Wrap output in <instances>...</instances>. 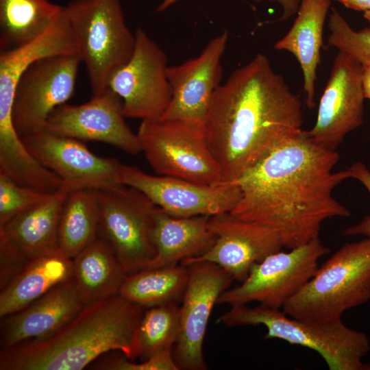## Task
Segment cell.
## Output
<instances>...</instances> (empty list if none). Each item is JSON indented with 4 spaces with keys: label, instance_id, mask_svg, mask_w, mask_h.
<instances>
[{
    "label": "cell",
    "instance_id": "6da1fadb",
    "mask_svg": "<svg viewBox=\"0 0 370 370\" xmlns=\"http://www.w3.org/2000/svg\"><path fill=\"white\" fill-rule=\"evenodd\" d=\"M339 159L302 130L234 182L241 196L230 213L271 229L289 249L319 238L324 221L351 215L332 195L351 178L347 169L334 171Z\"/></svg>",
    "mask_w": 370,
    "mask_h": 370
},
{
    "label": "cell",
    "instance_id": "7a4b0ae2",
    "mask_svg": "<svg viewBox=\"0 0 370 370\" xmlns=\"http://www.w3.org/2000/svg\"><path fill=\"white\" fill-rule=\"evenodd\" d=\"M302 102L258 53L215 90L204 122L222 183L234 182L302 130Z\"/></svg>",
    "mask_w": 370,
    "mask_h": 370
},
{
    "label": "cell",
    "instance_id": "3957f363",
    "mask_svg": "<svg viewBox=\"0 0 370 370\" xmlns=\"http://www.w3.org/2000/svg\"><path fill=\"white\" fill-rule=\"evenodd\" d=\"M143 308L120 294L86 305L53 335L1 349L0 369L81 370L111 351L134 360Z\"/></svg>",
    "mask_w": 370,
    "mask_h": 370
},
{
    "label": "cell",
    "instance_id": "277c9868",
    "mask_svg": "<svg viewBox=\"0 0 370 370\" xmlns=\"http://www.w3.org/2000/svg\"><path fill=\"white\" fill-rule=\"evenodd\" d=\"M217 323L227 327L262 325L264 339L278 338L317 352L330 370H370L363 358L370 350L367 335L347 327L341 319L332 321L291 317L279 308L262 305L231 306Z\"/></svg>",
    "mask_w": 370,
    "mask_h": 370
},
{
    "label": "cell",
    "instance_id": "5b68a950",
    "mask_svg": "<svg viewBox=\"0 0 370 370\" xmlns=\"http://www.w3.org/2000/svg\"><path fill=\"white\" fill-rule=\"evenodd\" d=\"M370 300V238L347 243L321 267L282 306L303 320L341 319L351 308Z\"/></svg>",
    "mask_w": 370,
    "mask_h": 370
},
{
    "label": "cell",
    "instance_id": "8992f818",
    "mask_svg": "<svg viewBox=\"0 0 370 370\" xmlns=\"http://www.w3.org/2000/svg\"><path fill=\"white\" fill-rule=\"evenodd\" d=\"M92 95L108 88L113 74L130 60L135 34L127 26L120 0H73L63 6Z\"/></svg>",
    "mask_w": 370,
    "mask_h": 370
},
{
    "label": "cell",
    "instance_id": "52a82bcc",
    "mask_svg": "<svg viewBox=\"0 0 370 370\" xmlns=\"http://www.w3.org/2000/svg\"><path fill=\"white\" fill-rule=\"evenodd\" d=\"M137 136L141 152L158 175L202 185L222 183L204 125L179 120H143Z\"/></svg>",
    "mask_w": 370,
    "mask_h": 370
},
{
    "label": "cell",
    "instance_id": "ba28073f",
    "mask_svg": "<svg viewBox=\"0 0 370 370\" xmlns=\"http://www.w3.org/2000/svg\"><path fill=\"white\" fill-rule=\"evenodd\" d=\"M97 193L98 236L110 245L127 275L146 268L156 254L153 231L157 206L138 190L123 184Z\"/></svg>",
    "mask_w": 370,
    "mask_h": 370
},
{
    "label": "cell",
    "instance_id": "9c48e42d",
    "mask_svg": "<svg viewBox=\"0 0 370 370\" xmlns=\"http://www.w3.org/2000/svg\"><path fill=\"white\" fill-rule=\"evenodd\" d=\"M330 252L319 238L301 246L271 254L254 264L241 284L225 291L217 304L260 305L280 308L313 276L319 259Z\"/></svg>",
    "mask_w": 370,
    "mask_h": 370
},
{
    "label": "cell",
    "instance_id": "30bf717a",
    "mask_svg": "<svg viewBox=\"0 0 370 370\" xmlns=\"http://www.w3.org/2000/svg\"><path fill=\"white\" fill-rule=\"evenodd\" d=\"M81 63L77 55H49L36 60L23 72L12 112L21 138L42 131L51 113L71 98Z\"/></svg>",
    "mask_w": 370,
    "mask_h": 370
},
{
    "label": "cell",
    "instance_id": "8fae6325",
    "mask_svg": "<svg viewBox=\"0 0 370 370\" xmlns=\"http://www.w3.org/2000/svg\"><path fill=\"white\" fill-rule=\"evenodd\" d=\"M134 34L132 55L111 77L108 88L122 99L125 117L160 119L171 98L167 57L144 29Z\"/></svg>",
    "mask_w": 370,
    "mask_h": 370
},
{
    "label": "cell",
    "instance_id": "7c38bea8",
    "mask_svg": "<svg viewBox=\"0 0 370 370\" xmlns=\"http://www.w3.org/2000/svg\"><path fill=\"white\" fill-rule=\"evenodd\" d=\"M119 180L121 184L143 193L157 207L179 217L230 212L241 196L240 187L234 182L202 185L174 177L150 175L123 164Z\"/></svg>",
    "mask_w": 370,
    "mask_h": 370
},
{
    "label": "cell",
    "instance_id": "4fadbf2b",
    "mask_svg": "<svg viewBox=\"0 0 370 370\" xmlns=\"http://www.w3.org/2000/svg\"><path fill=\"white\" fill-rule=\"evenodd\" d=\"M188 278L180 306V332L173 352L180 369L205 370L203 343L210 316L219 296L234 280L209 262L186 265Z\"/></svg>",
    "mask_w": 370,
    "mask_h": 370
},
{
    "label": "cell",
    "instance_id": "5bb4252c",
    "mask_svg": "<svg viewBox=\"0 0 370 370\" xmlns=\"http://www.w3.org/2000/svg\"><path fill=\"white\" fill-rule=\"evenodd\" d=\"M365 99L362 65L338 51L308 136L321 147L336 151L347 134L362 125Z\"/></svg>",
    "mask_w": 370,
    "mask_h": 370
},
{
    "label": "cell",
    "instance_id": "9a60e30c",
    "mask_svg": "<svg viewBox=\"0 0 370 370\" xmlns=\"http://www.w3.org/2000/svg\"><path fill=\"white\" fill-rule=\"evenodd\" d=\"M121 97L108 88L80 105L64 103L48 117L45 131L82 141L113 145L132 155L141 152L137 134L127 125Z\"/></svg>",
    "mask_w": 370,
    "mask_h": 370
},
{
    "label": "cell",
    "instance_id": "2e32d148",
    "mask_svg": "<svg viewBox=\"0 0 370 370\" xmlns=\"http://www.w3.org/2000/svg\"><path fill=\"white\" fill-rule=\"evenodd\" d=\"M21 138L29 153L69 190H100L121 184V163L95 155L82 140L45 130Z\"/></svg>",
    "mask_w": 370,
    "mask_h": 370
},
{
    "label": "cell",
    "instance_id": "e0dca14e",
    "mask_svg": "<svg viewBox=\"0 0 370 370\" xmlns=\"http://www.w3.org/2000/svg\"><path fill=\"white\" fill-rule=\"evenodd\" d=\"M228 38L224 31L210 40L198 56L168 66L171 98L160 119L204 125L212 97L220 85Z\"/></svg>",
    "mask_w": 370,
    "mask_h": 370
},
{
    "label": "cell",
    "instance_id": "ac0fdd59",
    "mask_svg": "<svg viewBox=\"0 0 370 370\" xmlns=\"http://www.w3.org/2000/svg\"><path fill=\"white\" fill-rule=\"evenodd\" d=\"M208 225L215 236L214 244L202 255L186 259L181 264L212 262L241 282L254 264L283 247L271 229L239 219L230 212L210 217Z\"/></svg>",
    "mask_w": 370,
    "mask_h": 370
},
{
    "label": "cell",
    "instance_id": "d6986e66",
    "mask_svg": "<svg viewBox=\"0 0 370 370\" xmlns=\"http://www.w3.org/2000/svg\"><path fill=\"white\" fill-rule=\"evenodd\" d=\"M84 306L73 278L57 284L25 308L1 318V349L53 335Z\"/></svg>",
    "mask_w": 370,
    "mask_h": 370
},
{
    "label": "cell",
    "instance_id": "ffe728a7",
    "mask_svg": "<svg viewBox=\"0 0 370 370\" xmlns=\"http://www.w3.org/2000/svg\"><path fill=\"white\" fill-rule=\"evenodd\" d=\"M332 0H301L297 17L274 48L292 53L304 75V90L308 108L315 106V81L321 59L325 21Z\"/></svg>",
    "mask_w": 370,
    "mask_h": 370
},
{
    "label": "cell",
    "instance_id": "44dd1931",
    "mask_svg": "<svg viewBox=\"0 0 370 370\" xmlns=\"http://www.w3.org/2000/svg\"><path fill=\"white\" fill-rule=\"evenodd\" d=\"M69 190L64 185L17 214L0 226V235L29 260L58 250L60 217Z\"/></svg>",
    "mask_w": 370,
    "mask_h": 370
},
{
    "label": "cell",
    "instance_id": "7402d4cb",
    "mask_svg": "<svg viewBox=\"0 0 370 370\" xmlns=\"http://www.w3.org/2000/svg\"><path fill=\"white\" fill-rule=\"evenodd\" d=\"M210 217H175L157 207L153 231L156 254L146 268L178 264L202 255L214 244L209 228Z\"/></svg>",
    "mask_w": 370,
    "mask_h": 370
},
{
    "label": "cell",
    "instance_id": "603a6c76",
    "mask_svg": "<svg viewBox=\"0 0 370 370\" xmlns=\"http://www.w3.org/2000/svg\"><path fill=\"white\" fill-rule=\"evenodd\" d=\"M73 259L60 248L34 258L0 293V317L16 312L72 278Z\"/></svg>",
    "mask_w": 370,
    "mask_h": 370
},
{
    "label": "cell",
    "instance_id": "cb8c5ba5",
    "mask_svg": "<svg viewBox=\"0 0 370 370\" xmlns=\"http://www.w3.org/2000/svg\"><path fill=\"white\" fill-rule=\"evenodd\" d=\"M127 275L110 245L99 236L73 258L72 278L84 306L119 294Z\"/></svg>",
    "mask_w": 370,
    "mask_h": 370
},
{
    "label": "cell",
    "instance_id": "d4e9b609",
    "mask_svg": "<svg viewBox=\"0 0 370 370\" xmlns=\"http://www.w3.org/2000/svg\"><path fill=\"white\" fill-rule=\"evenodd\" d=\"M62 12V6L49 0H0L1 51L35 40L61 16Z\"/></svg>",
    "mask_w": 370,
    "mask_h": 370
},
{
    "label": "cell",
    "instance_id": "484cf974",
    "mask_svg": "<svg viewBox=\"0 0 370 370\" xmlns=\"http://www.w3.org/2000/svg\"><path fill=\"white\" fill-rule=\"evenodd\" d=\"M99 219L97 190H69L59 221L60 249L69 258H75L98 237Z\"/></svg>",
    "mask_w": 370,
    "mask_h": 370
},
{
    "label": "cell",
    "instance_id": "4316f807",
    "mask_svg": "<svg viewBox=\"0 0 370 370\" xmlns=\"http://www.w3.org/2000/svg\"><path fill=\"white\" fill-rule=\"evenodd\" d=\"M188 278V267L182 264L145 268L126 276L119 294L143 308L177 303Z\"/></svg>",
    "mask_w": 370,
    "mask_h": 370
},
{
    "label": "cell",
    "instance_id": "83f0119b",
    "mask_svg": "<svg viewBox=\"0 0 370 370\" xmlns=\"http://www.w3.org/2000/svg\"><path fill=\"white\" fill-rule=\"evenodd\" d=\"M180 332V306L177 303L149 308L138 328L139 358L144 360L160 352L173 349Z\"/></svg>",
    "mask_w": 370,
    "mask_h": 370
},
{
    "label": "cell",
    "instance_id": "f1b7e54d",
    "mask_svg": "<svg viewBox=\"0 0 370 370\" xmlns=\"http://www.w3.org/2000/svg\"><path fill=\"white\" fill-rule=\"evenodd\" d=\"M328 27L330 34L327 40L330 45L349 56L362 66H370V27L356 31L332 8Z\"/></svg>",
    "mask_w": 370,
    "mask_h": 370
},
{
    "label": "cell",
    "instance_id": "f546056e",
    "mask_svg": "<svg viewBox=\"0 0 370 370\" xmlns=\"http://www.w3.org/2000/svg\"><path fill=\"white\" fill-rule=\"evenodd\" d=\"M49 195L22 186L0 173V226Z\"/></svg>",
    "mask_w": 370,
    "mask_h": 370
},
{
    "label": "cell",
    "instance_id": "4dcf8cb0",
    "mask_svg": "<svg viewBox=\"0 0 370 370\" xmlns=\"http://www.w3.org/2000/svg\"><path fill=\"white\" fill-rule=\"evenodd\" d=\"M98 367L108 370H180L172 349L160 352L140 362H134L126 357L119 358L100 363Z\"/></svg>",
    "mask_w": 370,
    "mask_h": 370
},
{
    "label": "cell",
    "instance_id": "1f68e13d",
    "mask_svg": "<svg viewBox=\"0 0 370 370\" xmlns=\"http://www.w3.org/2000/svg\"><path fill=\"white\" fill-rule=\"evenodd\" d=\"M29 260L6 238L0 235V290L17 275Z\"/></svg>",
    "mask_w": 370,
    "mask_h": 370
},
{
    "label": "cell",
    "instance_id": "d6a6232c",
    "mask_svg": "<svg viewBox=\"0 0 370 370\" xmlns=\"http://www.w3.org/2000/svg\"><path fill=\"white\" fill-rule=\"evenodd\" d=\"M347 170L351 178L360 182L367 189L370 195V170L362 162H356L352 164ZM343 234L347 236H362L370 238V214L361 221L345 228Z\"/></svg>",
    "mask_w": 370,
    "mask_h": 370
},
{
    "label": "cell",
    "instance_id": "836d02e7",
    "mask_svg": "<svg viewBox=\"0 0 370 370\" xmlns=\"http://www.w3.org/2000/svg\"><path fill=\"white\" fill-rule=\"evenodd\" d=\"M256 2L268 1L269 2H276L280 5L282 9V14L280 20L286 21L297 14L301 0H254Z\"/></svg>",
    "mask_w": 370,
    "mask_h": 370
},
{
    "label": "cell",
    "instance_id": "e575fe53",
    "mask_svg": "<svg viewBox=\"0 0 370 370\" xmlns=\"http://www.w3.org/2000/svg\"><path fill=\"white\" fill-rule=\"evenodd\" d=\"M343 4L347 8L358 11H363L370 9V0H334Z\"/></svg>",
    "mask_w": 370,
    "mask_h": 370
},
{
    "label": "cell",
    "instance_id": "d590c367",
    "mask_svg": "<svg viewBox=\"0 0 370 370\" xmlns=\"http://www.w3.org/2000/svg\"><path fill=\"white\" fill-rule=\"evenodd\" d=\"M362 81L365 99L370 101V66H362Z\"/></svg>",
    "mask_w": 370,
    "mask_h": 370
},
{
    "label": "cell",
    "instance_id": "8d00e7d4",
    "mask_svg": "<svg viewBox=\"0 0 370 370\" xmlns=\"http://www.w3.org/2000/svg\"><path fill=\"white\" fill-rule=\"evenodd\" d=\"M160 1L159 5L157 8L158 12H163L179 0H158Z\"/></svg>",
    "mask_w": 370,
    "mask_h": 370
},
{
    "label": "cell",
    "instance_id": "74e56055",
    "mask_svg": "<svg viewBox=\"0 0 370 370\" xmlns=\"http://www.w3.org/2000/svg\"><path fill=\"white\" fill-rule=\"evenodd\" d=\"M364 17L368 21L370 25V9L364 12Z\"/></svg>",
    "mask_w": 370,
    "mask_h": 370
}]
</instances>
